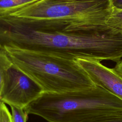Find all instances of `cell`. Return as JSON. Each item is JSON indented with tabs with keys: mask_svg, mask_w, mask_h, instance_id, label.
<instances>
[{
	"mask_svg": "<svg viewBox=\"0 0 122 122\" xmlns=\"http://www.w3.org/2000/svg\"><path fill=\"white\" fill-rule=\"evenodd\" d=\"M93 83L107 90L122 100V78L112 68L97 60L77 58L75 60Z\"/></svg>",
	"mask_w": 122,
	"mask_h": 122,
	"instance_id": "5b68a950",
	"label": "cell"
},
{
	"mask_svg": "<svg viewBox=\"0 0 122 122\" xmlns=\"http://www.w3.org/2000/svg\"><path fill=\"white\" fill-rule=\"evenodd\" d=\"M43 92L36 81L13 63L4 73L0 101L24 109Z\"/></svg>",
	"mask_w": 122,
	"mask_h": 122,
	"instance_id": "277c9868",
	"label": "cell"
},
{
	"mask_svg": "<svg viewBox=\"0 0 122 122\" xmlns=\"http://www.w3.org/2000/svg\"><path fill=\"white\" fill-rule=\"evenodd\" d=\"M106 24L109 28L122 33V10H117L112 8Z\"/></svg>",
	"mask_w": 122,
	"mask_h": 122,
	"instance_id": "52a82bcc",
	"label": "cell"
},
{
	"mask_svg": "<svg viewBox=\"0 0 122 122\" xmlns=\"http://www.w3.org/2000/svg\"><path fill=\"white\" fill-rule=\"evenodd\" d=\"M3 50L12 63L36 81L44 92L64 93L95 86L75 60L16 48Z\"/></svg>",
	"mask_w": 122,
	"mask_h": 122,
	"instance_id": "7a4b0ae2",
	"label": "cell"
},
{
	"mask_svg": "<svg viewBox=\"0 0 122 122\" xmlns=\"http://www.w3.org/2000/svg\"><path fill=\"white\" fill-rule=\"evenodd\" d=\"M122 122V118L111 119L99 121V122Z\"/></svg>",
	"mask_w": 122,
	"mask_h": 122,
	"instance_id": "4fadbf2b",
	"label": "cell"
},
{
	"mask_svg": "<svg viewBox=\"0 0 122 122\" xmlns=\"http://www.w3.org/2000/svg\"><path fill=\"white\" fill-rule=\"evenodd\" d=\"M112 10L111 0H40L11 13L34 20H58L68 25V31L109 28L107 21Z\"/></svg>",
	"mask_w": 122,
	"mask_h": 122,
	"instance_id": "3957f363",
	"label": "cell"
},
{
	"mask_svg": "<svg viewBox=\"0 0 122 122\" xmlns=\"http://www.w3.org/2000/svg\"><path fill=\"white\" fill-rule=\"evenodd\" d=\"M40 0H0V16L10 15Z\"/></svg>",
	"mask_w": 122,
	"mask_h": 122,
	"instance_id": "8992f818",
	"label": "cell"
},
{
	"mask_svg": "<svg viewBox=\"0 0 122 122\" xmlns=\"http://www.w3.org/2000/svg\"><path fill=\"white\" fill-rule=\"evenodd\" d=\"M113 69L114 71L122 78V59L116 63V64Z\"/></svg>",
	"mask_w": 122,
	"mask_h": 122,
	"instance_id": "8fae6325",
	"label": "cell"
},
{
	"mask_svg": "<svg viewBox=\"0 0 122 122\" xmlns=\"http://www.w3.org/2000/svg\"><path fill=\"white\" fill-rule=\"evenodd\" d=\"M24 110L48 122H97L122 118V100L95 85L64 93L43 92Z\"/></svg>",
	"mask_w": 122,
	"mask_h": 122,
	"instance_id": "6da1fadb",
	"label": "cell"
},
{
	"mask_svg": "<svg viewBox=\"0 0 122 122\" xmlns=\"http://www.w3.org/2000/svg\"><path fill=\"white\" fill-rule=\"evenodd\" d=\"M64 1H76V0H61Z\"/></svg>",
	"mask_w": 122,
	"mask_h": 122,
	"instance_id": "5bb4252c",
	"label": "cell"
},
{
	"mask_svg": "<svg viewBox=\"0 0 122 122\" xmlns=\"http://www.w3.org/2000/svg\"><path fill=\"white\" fill-rule=\"evenodd\" d=\"M0 122H12L11 113L5 103L0 101Z\"/></svg>",
	"mask_w": 122,
	"mask_h": 122,
	"instance_id": "30bf717a",
	"label": "cell"
},
{
	"mask_svg": "<svg viewBox=\"0 0 122 122\" xmlns=\"http://www.w3.org/2000/svg\"><path fill=\"white\" fill-rule=\"evenodd\" d=\"M12 122H26L29 114L24 109L14 106H10Z\"/></svg>",
	"mask_w": 122,
	"mask_h": 122,
	"instance_id": "9c48e42d",
	"label": "cell"
},
{
	"mask_svg": "<svg viewBox=\"0 0 122 122\" xmlns=\"http://www.w3.org/2000/svg\"><path fill=\"white\" fill-rule=\"evenodd\" d=\"M111 2L113 9L122 10V0H111Z\"/></svg>",
	"mask_w": 122,
	"mask_h": 122,
	"instance_id": "7c38bea8",
	"label": "cell"
},
{
	"mask_svg": "<svg viewBox=\"0 0 122 122\" xmlns=\"http://www.w3.org/2000/svg\"><path fill=\"white\" fill-rule=\"evenodd\" d=\"M12 64L11 59L6 51L0 49V92L2 85L4 73Z\"/></svg>",
	"mask_w": 122,
	"mask_h": 122,
	"instance_id": "ba28073f",
	"label": "cell"
}]
</instances>
